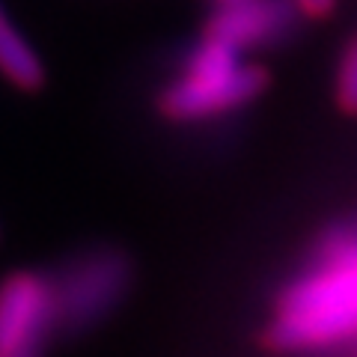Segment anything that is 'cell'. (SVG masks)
Here are the masks:
<instances>
[{
    "label": "cell",
    "mask_w": 357,
    "mask_h": 357,
    "mask_svg": "<svg viewBox=\"0 0 357 357\" xmlns=\"http://www.w3.org/2000/svg\"><path fill=\"white\" fill-rule=\"evenodd\" d=\"M357 340V232L321 244L319 259L283 289L265 328L274 351H325Z\"/></svg>",
    "instance_id": "1"
},
{
    "label": "cell",
    "mask_w": 357,
    "mask_h": 357,
    "mask_svg": "<svg viewBox=\"0 0 357 357\" xmlns=\"http://www.w3.org/2000/svg\"><path fill=\"white\" fill-rule=\"evenodd\" d=\"M268 75L259 63L215 39H199L197 48L161 86L158 110L170 122H206L248 107L265 93Z\"/></svg>",
    "instance_id": "2"
},
{
    "label": "cell",
    "mask_w": 357,
    "mask_h": 357,
    "mask_svg": "<svg viewBox=\"0 0 357 357\" xmlns=\"http://www.w3.org/2000/svg\"><path fill=\"white\" fill-rule=\"evenodd\" d=\"M48 277L57 331H81L119 307L131 286V265L114 248H86Z\"/></svg>",
    "instance_id": "3"
},
{
    "label": "cell",
    "mask_w": 357,
    "mask_h": 357,
    "mask_svg": "<svg viewBox=\"0 0 357 357\" xmlns=\"http://www.w3.org/2000/svg\"><path fill=\"white\" fill-rule=\"evenodd\" d=\"M57 331L51 277L13 271L0 280V357H42Z\"/></svg>",
    "instance_id": "4"
},
{
    "label": "cell",
    "mask_w": 357,
    "mask_h": 357,
    "mask_svg": "<svg viewBox=\"0 0 357 357\" xmlns=\"http://www.w3.org/2000/svg\"><path fill=\"white\" fill-rule=\"evenodd\" d=\"M295 15L298 9L292 0H223L215 3L203 36L250 57L253 51L280 42Z\"/></svg>",
    "instance_id": "5"
},
{
    "label": "cell",
    "mask_w": 357,
    "mask_h": 357,
    "mask_svg": "<svg viewBox=\"0 0 357 357\" xmlns=\"http://www.w3.org/2000/svg\"><path fill=\"white\" fill-rule=\"evenodd\" d=\"M0 77L15 89H39L45 81V66L39 54L33 51V45L21 36L15 21L0 3Z\"/></svg>",
    "instance_id": "6"
},
{
    "label": "cell",
    "mask_w": 357,
    "mask_h": 357,
    "mask_svg": "<svg viewBox=\"0 0 357 357\" xmlns=\"http://www.w3.org/2000/svg\"><path fill=\"white\" fill-rule=\"evenodd\" d=\"M333 102L345 116H357V33L342 42L333 66Z\"/></svg>",
    "instance_id": "7"
},
{
    "label": "cell",
    "mask_w": 357,
    "mask_h": 357,
    "mask_svg": "<svg viewBox=\"0 0 357 357\" xmlns=\"http://www.w3.org/2000/svg\"><path fill=\"white\" fill-rule=\"evenodd\" d=\"M298 15L301 18H310V21H321L333 13V6H337V0H292Z\"/></svg>",
    "instance_id": "8"
}]
</instances>
